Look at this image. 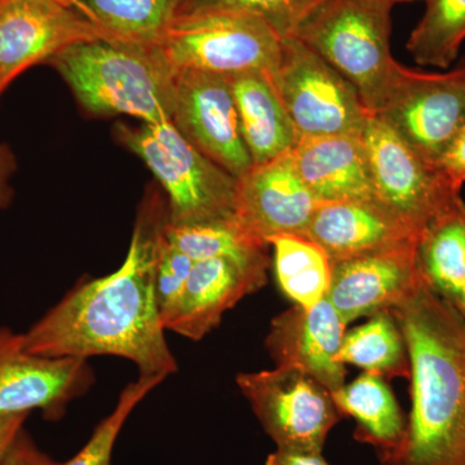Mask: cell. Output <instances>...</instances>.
Here are the masks:
<instances>
[{
	"label": "cell",
	"mask_w": 465,
	"mask_h": 465,
	"mask_svg": "<svg viewBox=\"0 0 465 465\" xmlns=\"http://www.w3.org/2000/svg\"><path fill=\"white\" fill-rule=\"evenodd\" d=\"M47 454L36 446L25 430H21L9 446L7 454L0 465H54Z\"/></svg>",
	"instance_id": "obj_31"
},
{
	"label": "cell",
	"mask_w": 465,
	"mask_h": 465,
	"mask_svg": "<svg viewBox=\"0 0 465 465\" xmlns=\"http://www.w3.org/2000/svg\"><path fill=\"white\" fill-rule=\"evenodd\" d=\"M332 397L342 416L356 420L354 439L374 446L379 454L400 445L407 419L384 378L365 372L332 391Z\"/></svg>",
	"instance_id": "obj_21"
},
{
	"label": "cell",
	"mask_w": 465,
	"mask_h": 465,
	"mask_svg": "<svg viewBox=\"0 0 465 465\" xmlns=\"http://www.w3.org/2000/svg\"><path fill=\"white\" fill-rule=\"evenodd\" d=\"M347 324L326 298L312 308L293 305L272 321L265 345L275 366L293 367L331 391L345 384L339 361Z\"/></svg>",
	"instance_id": "obj_17"
},
{
	"label": "cell",
	"mask_w": 465,
	"mask_h": 465,
	"mask_svg": "<svg viewBox=\"0 0 465 465\" xmlns=\"http://www.w3.org/2000/svg\"><path fill=\"white\" fill-rule=\"evenodd\" d=\"M320 204L293 163L291 152L252 166L238 180L235 219L260 240L304 235Z\"/></svg>",
	"instance_id": "obj_15"
},
{
	"label": "cell",
	"mask_w": 465,
	"mask_h": 465,
	"mask_svg": "<svg viewBox=\"0 0 465 465\" xmlns=\"http://www.w3.org/2000/svg\"><path fill=\"white\" fill-rule=\"evenodd\" d=\"M171 124L235 179L252 168L241 133L231 76L198 70L176 72Z\"/></svg>",
	"instance_id": "obj_12"
},
{
	"label": "cell",
	"mask_w": 465,
	"mask_h": 465,
	"mask_svg": "<svg viewBox=\"0 0 465 465\" xmlns=\"http://www.w3.org/2000/svg\"><path fill=\"white\" fill-rule=\"evenodd\" d=\"M5 2V0H0V3ZM54 2L60 3V5H67V7H73L75 0H54Z\"/></svg>",
	"instance_id": "obj_38"
},
{
	"label": "cell",
	"mask_w": 465,
	"mask_h": 465,
	"mask_svg": "<svg viewBox=\"0 0 465 465\" xmlns=\"http://www.w3.org/2000/svg\"><path fill=\"white\" fill-rule=\"evenodd\" d=\"M159 48L174 72L271 73L280 61L282 36L253 15L202 12L174 17Z\"/></svg>",
	"instance_id": "obj_6"
},
{
	"label": "cell",
	"mask_w": 465,
	"mask_h": 465,
	"mask_svg": "<svg viewBox=\"0 0 465 465\" xmlns=\"http://www.w3.org/2000/svg\"><path fill=\"white\" fill-rule=\"evenodd\" d=\"M381 2L390 3V5H394L397 3L420 2V0H381ZM421 2H425V0H421Z\"/></svg>",
	"instance_id": "obj_37"
},
{
	"label": "cell",
	"mask_w": 465,
	"mask_h": 465,
	"mask_svg": "<svg viewBox=\"0 0 465 465\" xmlns=\"http://www.w3.org/2000/svg\"><path fill=\"white\" fill-rule=\"evenodd\" d=\"M299 139L361 134L371 116L353 85L295 36L269 73Z\"/></svg>",
	"instance_id": "obj_7"
},
{
	"label": "cell",
	"mask_w": 465,
	"mask_h": 465,
	"mask_svg": "<svg viewBox=\"0 0 465 465\" xmlns=\"http://www.w3.org/2000/svg\"><path fill=\"white\" fill-rule=\"evenodd\" d=\"M265 465H330L322 452L292 451L275 449L268 455Z\"/></svg>",
	"instance_id": "obj_34"
},
{
	"label": "cell",
	"mask_w": 465,
	"mask_h": 465,
	"mask_svg": "<svg viewBox=\"0 0 465 465\" xmlns=\"http://www.w3.org/2000/svg\"><path fill=\"white\" fill-rule=\"evenodd\" d=\"M375 115L425 162L439 166L465 124V63L439 74L405 66L391 100Z\"/></svg>",
	"instance_id": "obj_10"
},
{
	"label": "cell",
	"mask_w": 465,
	"mask_h": 465,
	"mask_svg": "<svg viewBox=\"0 0 465 465\" xmlns=\"http://www.w3.org/2000/svg\"><path fill=\"white\" fill-rule=\"evenodd\" d=\"M193 264L194 262L189 256L168 243L163 231L155 272V291L161 314L179 298L191 274Z\"/></svg>",
	"instance_id": "obj_30"
},
{
	"label": "cell",
	"mask_w": 465,
	"mask_h": 465,
	"mask_svg": "<svg viewBox=\"0 0 465 465\" xmlns=\"http://www.w3.org/2000/svg\"><path fill=\"white\" fill-rule=\"evenodd\" d=\"M418 258L425 281L454 305L465 282V203L459 200L419 235Z\"/></svg>",
	"instance_id": "obj_22"
},
{
	"label": "cell",
	"mask_w": 465,
	"mask_h": 465,
	"mask_svg": "<svg viewBox=\"0 0 465 465\" xmlns=\"http://www.w3.org/2000/svg\"><path fill=\"white\" fill-rule=\"evenodd\" d=\"M27 416H15L7 420L0 421V463L7 454L9 446L12 445L17 434L24 430Z\"/></svg>",
	"instance_id": "obj_35"
},
{
	"label": "cell",
	"mask_w": 465,
	"mask_h": 465,
	"mask_svg": "<svg viewBox=\"0 0 465 465\" xmlns=\"http://www.w3.org/2000/svg\"><path fill=\"white\" fill-rule=\"evenodd\" d=\"M231 84L242 136L253 166L292 152L298 133L269 73L232 75Z\"/></svg>",
	"instance_id": "obj_20"
},
{
	"label": "cell",
	"mask_w": 465,
	"mask_h": 465,
	"mask_svg": "<svg viewBox=\"0 0 465 465\" xmlns=\"http://www.w3.org/2000/svg\"><path fill=\"white\" fill-rule=\"evenodd\" d=\"M440 171L451 180L455 185L461 188L465 183V124L460 133L450 143L445 154L440 158L439 166Z\"/></svg>",
	"instance_id": "obj_32"
},
{
	"label": "cell",
	"mask_w": 465,
	"mask_h": 465,
	"mask_svg": "<svg viewBox=\"0 0 465 465\" xmlns=\"http://www.w3.org/2000/svg\"><path fill=\"white\" fill-rule=\"evenodd\" d=\"M48 63L92 114L130 115L143 124L171 122L176 72L158 47L75 43Z\"/></svg>",
	"instance_id": "obj_3"
},
{
	"label": "cell",
	"mask_w": 465,
	"mask_h": 465,
	"mask_svg": "<svg viewBox=\"0 0 465 465\" xmlns=\"http://www.w3.org/2000/svg\"><path fill=\"white\" fill-rule=\"evenodd\" d=\"M168 213L143 208L124 264L84 281L23 333L34 354L54 358L112 356L134 363L139 376L176 374L162 322L155 272Z\"/></svg>",
	"instance_id": "obj_1"
},
{
	"label": "cell",
	"mask_w": 465,
	"mask_h": 465,
	"mask_svg": "<svg viewBox=\"0 0 465 465\" xmlns=\"http://www.w3.org/2000/svg\"><path fill=\"white\" fill-rule=\"evenodd\" d=\"M115 134L166 191L168 224L191 226L235 217L238 180L193 146L171 122L119 124Z\"/></svg>",
	"instance_id": "obj_5"
},
{
	"label": "cell",
	"mask_w": 465,
	"mask_h": 465,
	"mask_svg": "<svg viewBox=\"0 0 465 465\" xmlns=\"http://www.w3.org/2000/svg\"><path fill=\"white\" fill-rule=\"evenodd\" d=\"M425 282L418 242L332 262L326 299L348 324L391 312Z\"/></svg>",
	"instance_id": "obj_14"
},
{
	"label": "cell",
	"mask_w": 465,
	"mask_h": 465,
	"mask_svg": "<svg viewBox=\"0 0 465 465\" xmlns=\"http://www.w3.org/2000/svg\"><path fill=\"white\" fill-rule=\"evenodd\" d=\"M465 41V0H425L407 51L421 66L448 69Z\"/></svg>",
	"instance_id": "obj_27"
},
{
	"label": "cell",
	"mask_w": 465,
	"mask_h": 465,
	"mask_svg": "<svg viewBox=\"0 0 465 465\" xmlns=\"http://www.w3.org/2000/svg\"><path fill=\"white\" fill-rule=\"evenodd\" d=\"M376 201L423 232L446 208L460 200V189L440 168L425 162L378 115L363 128Z\"/></svg>",
	"instance_id": "obj_9"
},
{
	"label": "cell",
	"mask_w": 465,
	"mask_h": 465,
	"mask_svg": "<svg viewBox=\"0 0 465 465\" xmlns=\"http://www.w3.org/2000/svg\"><path fill=\"white\" fill-rule=\"evenodd\" d=\"M291 155L302 182L320 203L375 198L361 134L299 139Z\"/></svg>",
	"instance_id": "obj_19"
},
{
	"label": "cell",
	"mask_w": 465,
	"mask_h": 465,
	"mask_svg": "<svg viewBox=\"0 0 465 465\" xmlns=\"http://www.w3.org/2000/svg\"><path fill=\"white\" fill-rule=\"evenodd\" d=\"M302 237L338 262L414 243L419 232L372 198L318 204Z\"/></svg>",
	"instance_id": "obj_18"
},
{
	"label": "cell",
	"mask_w": 465,
	"mask_h": 465,
	"mask_svg": "<svg viewBox=\"0 0 465 465\" xmlns=\"http://www.w3.org/2000/svg\"><path fill=\"white\" fill-rule=\"evenodd\" d=\"M268 268L225 258L194 262L179 298L162 312L164 329L201 341L229 309L264 286Z\"/></svg>",
	"instance_id": "obj_16"
},
{
	"label": "cell",
	"mask_w": 465,
	"mask_h": 465,
	"mask_svg": "<svg viewBox=\"0 0 465 465\" xmlns=\"http://www.w3.org/2000/svg\"><path fill=\"white\" fill-rule=\"evenodd\" d=\"M16 168L14 153L5 143H0V210L7 208L14 198L11 180Z\"/></svg>",
	"instance_id": "obj_33"
},
{
	"label": "cell",
	"mask_w": 465,
	"mask_h": 465,
	"mask_svg": "<svg viewBox=\"0 0 465 465\" xmlns=\"http://www.w3.org/2000/svg\"><path fill=\"white\" fill-rule=\"evenodd\" d=\"M339 361L385 381L410 379L411 375L405 338L391 312L376 313L366 323L345 332Z\"/></svg>",
	"instance_id": "obj_24"
},
{
	"label": "cell",
	"mask_w": 465,
	"mask_h": 465,
	"mask_svg": "<svg viewBox=\"0 0 465 465\" xmlns=\"http://www.w3.org/2000/svg\"><path fill=\"white\" fill-rule=\"evenodd\" d=\"M322 0H183L179 15L202 12H241L262 18L282 38L292 35L296 26Z\"/></svg>",
	"instance_id": "obj_29"
},
{
	"label": "cell",
	"mask_w": 465,
	"mask_h": 465,
	"mask_svg": "<svg viewBox=\"0 0 465 465\" xmlns=\"http://www.w3.org/2000/svg\"><path fill=\"white\" fill-rule=\"evenodd\" d=\"M452 307L457 309L458 313L460 314V317L463 318L465 322V282L463 289H461L460 293H459L457 302H454Z\"/></svg>",
	"instance_id": "obj_36"
},
{
	"label": "cell",
	"mask_w": 465,
	"mask_h": 465,
	"mask_svg": "<svg viewBox=\"0 0 465 465\" xmlns=\"http://www.w3.org/2000/svg\"><path fill=\"white\" fill-rule=\"evenodd\" d=\"M164 237L193 262L225 258L243 264H271V244L247 231L235 217L191 226H173L167 222Z\"/></svg>",
	"instance_id": "obj_26"
},
{
	"label": "cell",
	"mask_w": 465,
	"mask_h": 465,
	"mask_svg": "<svg viewBox=\"0 0 465 465\" xmlns=\"http://www.w3.org/2000/svg\"><path fill=\"white\" fill-rule=\"evenodd\" d=\"M269 244L275 277L287 298L302 308L314 307L326 298L332 262L318 244L302 235H280Z\"/></svg>",
	"instance_id": "obj_25"
},
{
	"label": "cell",
	"mask_w": 465,
	"mask_h": 465,
	"mask_svg": "<svg viewBox=\"0 0 465 465\" xmlns=\"http://www.w3.org/2000/svg\"><path fill=\"white\" fill-rule=\"evenodd\" d=\"M237 385L277 449L322 452L342 416L332 391L293 367L243 372Z\"/></svg>",
	"instance_id": "obj_8"
},
{
	"label": "cell",
	"mask_w": 465,
	"mask_h": 465,
	"mask_svg": "<svg viewBox=\"0 0 465 465\" xmlns=\"http://www.w3.org/2000/svg\"><path fill=\"white\" fill-rule=\"evenodd\" d=\"M97 39L114 42L75 8L54 0L0 3V96L30 66L75 43Z\"/></svg>",
	"instance_id": "obj_13"
},
{
	"label": "cell",
	"mask_w": 465,
	"mask_h": 465,
	"mask_svg": "<svg viewBox=\"0 0 465 465\" xmlns=\"http://www.w3.org/2000/svg\"><path fill=\"white\" fill-rule=\"evenodd\" d=\"M164 381L161 376H139L130 382L119 394L114 410L94 428L81 451L70 460L54 465H112L113 450L125 421L150 391Z\"/></svg>",
	"instance_id": "obj_28"
},
{
	"label": "cell",
	"mask_w": 465,
	"mask_h": 465,
	"mask_svg": "<svg viewBox=\"0 0 465 465\" xmlns=\"http://www.w3.org/2000/svg\"><path fill=\"white\" fill-rule=\"evenodd\" d=\"M393 7L381 0H322L292 33L353 85L371 114L387 105L405 70L391 54Z\"/></svg>",
	"instance_id": "obj_4"
},
{
	"label": "cell",
	"mask_w": 465,
	"mask_h": 465,
	"mask_svg": "<svg viewBox=\"0 0 465 465\" xmlns=\"http://www.w3.org/2000/svg\"><path fill=\"white\" fill-rule=\"evenodd\" d=\"M94 382L87 360L38 356L27 351L23 333L0 327V421L35 410L57 420Z\"/></svg>",
	"instance_id": "obj_11"
},
{
	"label": "cell",
	"mask_w": 465,
	"mask_h": 465,
	"mask_svg": "<svg viewBox=\"0 0 465 465\" xmlns=\"http://www.w3.org/2000/svg\"><path fill=\"white\" fill-rule=\"evenodd\" d=\"M411 363V411L381 465H465V322L427 281L391 309Z\"/></svg>",
	"instance_id": "obj_2"
},
{
	"label": "cell",
	"mask_w": 465,
	"mask_h": 465,
	"mask_svg": "<svg viewBox=\"0 0 465 465\" xmlns=\"http://www.w3.org/2000/svg\"><path fill=\"white\" fill-rule=\"evenodd\" d=\"M183 0H75L82 16L114 42L158 47Z\"/></svg>",
	"instance_id": "obj_23"
}]
</instances>
